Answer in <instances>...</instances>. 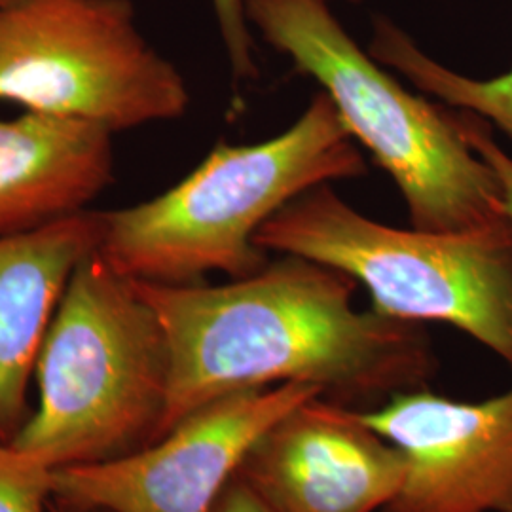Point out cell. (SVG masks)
Here are the masks:
<instances>
[{"label": "cell", "mask_w": 512, "mask_h": 512, "mask_svg": "<svg viewBox=\"0 0 512 512\" xmlns=\"http://www.w3.org/2000/svg\"><path fill=\"white\" fill-rule=\"evenodd\" d=\"M363 418L406 465L382 512H512V387L465 403L421 385Z\"/></svg>", "instance_id": "8"}, {"label": "cell", "mask_w": 512, "mask_h": 512, "mask_svg": "<svg viewBox=\"0 0 512 512\" xmlns=\"http://www.w3.org/2000/svg\"><path fill=\"white\" fill-rule=\"evenodd\" d=\"M368 54L440 103L494 124L512 141V69L490 80L456 73L425 54L414 38L387 18L374 19Z\"/></svg>", "instance_id": "12"}, {"label": "cell", "mask_w": 512, "mask_h": 512, "mask_svg": "<svg viewBox=\"0 0 512 512\" xmlns=\"http://www.w3.org/2000/svg\"><path fill=\"white\" fill-rule=\"evenodd\" d=\"M103 211H82L0 238V442H12L29 408V385L55 311L78 264L99 251Z\"/></svg>", "instance_id": "10"}, {"label": "cell", "mask_w": 512, "mask_h": 512, "mask_svg": "<svg viewBox=\"0 0 512 512\" xmlns=\"http://www.w3.org/2000/svg\"><path fill=\"white\" fill-rule=\"evenodd\" d=\"M238 475L268 512H382L406 465L363 410L315 395L258 437Z\"/></svg>", "instance_id": "9"}, {"label": "cell", "mask_w": 512, "mask_h": 512, "mask_svg": "<svg viewBox=\"0 0 512 512\" xmlns=\"http://www.w3.org/2000/svg\"><path fill=\"white\" fill-rule=\"evenodd\" d=\"M211 6L232 74L238 80L256 78L255 40L253 27L247 18L245 0H211Z\"/></svg>", "instance_id": "14"}, {"label": "cell", "mask_w": 512, "mask_h": 512, "mask_svg": "<svg viewBox=\"0 0 512 512\" xmlns=\"http://www.w3.org/2000/svg\"><path fill=\"white\" fill-rule=\"evenodd\" d=\"M133 285L167 344L158 439L241 391L306 384L340 403L376 401L427 384L437 365L421 325L357 310L355 279L302 256L224 285Z\"/></svg>", "instance_id": "1"}, {"label": "cell", "mask_w": 512, "mask_h": 512, "mask_svg": "<svg viewBox=\"0 0 512 512\" xmlns=\"http://www.w3.org/2000/svg\"><path fill=\"white\" fill-rule=\"evenodd\" d=\"M368 164L325 92L291 128L255 145L219 143L164 194L105 213L99 253L118 274L147 283L241 279L268 264L256 232L317 186L359 179Z\"/></svg>", "instance_id": "2"}, {"label": "cell", "mask_w": 512, "mask_h": 512, "mask_svg": "<svg viewBox=\"0 0 512 512\" xmlns=\"http://www.w3.org/2000/svg\"><path fill=\"white\" fill-rule=\"evenodd\" d=\"M315 395L323 393L313 385L285 384L205 404L128 456L55 469L52 503L82 511L213 512L258 437Z\"/></svg>", "instance_id": "7"}, {"label": "cell", "mask_w": 512, "mask_h": 512, "mask_svg": "<svg viewBox=\"0 0 512 512\" xmlns=\"http://www.w3.org/2000/svg\"><path fill=\"white\" fill-rule=\"evenodd\" d=\"M346 2H353V4H359V2H363V0H346Z\"/></svg>", "instance_id": "19"}, {"label": "cell", "mask_w": 512, "mask_h": 512, "mask_svg": "<svg viewBox=\"0 0 512 512\" xmlns=\"http://www.w3.org/2000/svg\"><path fill=\"white\" fill-rule=\"evenodd\" d=\"M213 512H268L266 507L256 499V495L249 490V486L236 475L226 490L220 494L219 501Z\"/></svg>", "instance_id": "16"}, {"label": "cell", "mask_w": 512, "mask_h": 512, "mask_svg": "<svg viewBox=\"0 0 512 512\" xmlns=\"http://www.w3.org/2000/svg\"><path fill=\"white\" fill-rule=\"evenodd\" d=\"M52 512H109V511H99V509H86V511H82V509H69V507H61V505H55V503H52Z\"/></svg>", "instance_id": "17"}, {"label": "cell", "mask_w": 512, "mask_h": 512, "mask_svg": "<svg viewBox=\"0 0 512 512\" xmlns=\"http://www.w3.org/2000/svg\"><path fill=\"white\" fill-rule=\"evenodd\" d=\"M54 469L0 442V512H52Z\"/></svg>", "instance_id": "13"}, {"label": "cell", "mask_w": 512, "mask_h": 512, "mask_svg": "<svg viewBox=\"0 0 512 512\" xmlns=\"http://www.w3.org/2000/svg\"><path fill=\"white\" fill-rule=\"evenodd\" d=\"M112 173L109 129L35 110L0 118V238L86 211Z\"/></svg>", "instance_id": "11"}, {"label": "cell", "mask_w": 512, "mask_h": 512, "mask_svg": "<svg viewBox=\"0 0 512 512\" xmlns=\"http://www.w3.org/2000/svg\"><path fill=\"white\" fill-rule=\"evenodd\" d=\"M8 2H12V0H0V8H2V6H6Z\"/></svg>", "instance_id": "18"}, {"label": "cell", "mask_w": 512, "mask_h": 512, "mask_svg": "<svg viewBox=\"0 0 512 512\" xmlns=\"http://www.w3.org/2000/svg\"><path fill=\"white\" fill-rule=\"evenodd\" d=\"M458 116L459 128L463 131L465 141L469 147L475 150L476 154L494 169L495 177L501 184L505 203H507V213L512 222V158L499 147L492 137V131H488V126L482 118L471 112H456Z\"/></svg>", "instance_id": "15"}, {"label": "cell", "mask_w": 512, "mask_h": 512, "mask_svg": "<svg viewBox=\"0 0 512 512\" xmlns=\"http://www.w3.org/2000/svg\"><path fill=\"white\" fill-rule=\"evenodd\" d=\"M255 243L344 272L365 285L372 310L452 325L512 368V222L456 234L391 228L323 184L264 222Z\"/></svg>", "instance_id": "5"}, {"label": "cell", "mask_w": 512, "mask_h": 512, "mask_svg": "<svg viewBox=\"0 0 512 512\" xmlns=\"http://www.w3.org/2000/svg\"><path fill=\"white\" fill-rule=\"evenodd\" d=\"M245 10L264 42L329 95L357 145L397 184L412 228L456 234L511 222L494 169L469 147L456 112L403 88L329 0H245Z\"/></svg>", "instance_id": "3"}, {"label": "cell", "mask_w": 512, "mask_h": 512, "mask_svg": "<svg viewBox=\"0 0 512 512\" xmlns=\"http://www.w3.org/2000/svg\"><path fill=\"white\" fill-rule=\"evenodd\" d=\"M167 380L156 313L95 251L55 311L35 366L37 406L12 444L54 471L128 456L158 439Z\"/></svg>", "instance_id": "4"}, {"label": "cell", "mask_w": 512, "mask_h": 512, "mask_svg": "<svg viewBox=\"0 0 512 512\" xmlns=\"http://www.w3.org/2000/svg\"><path fill=\"white\" fill-rule=\"evenodd\" d=\"M0 101L114 135L181 118L190 92L131 0H12L0 8Z\"/></svg>", "instance_id": "6"}]
</instances>
